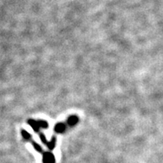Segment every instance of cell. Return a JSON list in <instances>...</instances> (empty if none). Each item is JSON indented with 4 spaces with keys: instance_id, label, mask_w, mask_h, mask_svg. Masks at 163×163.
I'll use <instances>...</instances> for the list:
<instances>
[{
    "instance_id": "1",
    "label": "cell",
    "mask_w": 163,
    "mask_h": 163,
    "mask_svg": "<svg viewBox=\"0 0 163 163\" xmlns=\"http://www.w3.org/2000/svg\"><path fill=\"white\" fill-rule=\"evenodd\" d=\"M43 163H55L54 156L51 152H44L43 157Z\"/></svg>"
},
{
    "instance_id": "2",
    "label": "cell",
    "mask_w": 163,
    "mask_h": 163,
    "mask_svg": "<svg viewBox=\"0 0 163 163\" xmlns=\"http://www.w3.org/2000/svg\"><path fill=\"white\" fill-rule=\"evenodd\" d=\"M65 129H66V126H65V124H63V123L60 122V123H57V125L54 126V131L57 133H62L65 131Z\"/></svg>"
},
{
    "instance_id": "3",
    "label": "cell",
    "mask_w": 163,
    "mask_h": 163,
    "mask_svg": "<svg viewBox=\"0 0 163 163\" xmlns=\"http://www.w3.org/2000/svg\"><path fill=\"white\" fill-rule=\"evenodd\" d=\"M28 123H29V125L33 127V129L34 130V132H38V130H39V125H38V122H35L34 120H28Z\"/></svg>"
},
{
    "instance_id": "4",
    "label": "cell",
    "mask_w": 163,
    "mask_h": 163,
    "mask_svg": "<svg viewBox=\"0 0 163 163\" xmlns=\"http://www.w3.org/2000/svg\"><path fill=\"white\" fill-rule=\"evenodd\" d=\"M77 122H78V118H77V116H71L68 119V123L70 126H74L77 124Z\"/></svg>"
},
{
    "instance_id": "5",
    "label": "cell",
    "mask_w": 163,
    "mask_h": 163,
    "mask_svg": "<svg viewBox=\"0 0 163 163\" xmlns=\"http://www.w3.org/2000/svg\"><path fill=\"white\" fill-rule=\"evenodd\" d=\"M55 144H56V138H54V137H53V138H52V139L51 142L47 144V146H48V147H49L50 150H52V149L54 148Z\"/></svg>"
},
{
    "instance_id": "6",
    "label": "cell",
    "mask_w": 163,
    "mask_h": 163,
    "mask_svg": "<svg viewBox=\"0 0 163 163\" xmlns=\"http://www.w3.org/2000/svg\"><path fill=\"white\" fill-rule=\"evenodd\" d=\"M21 133H22V136L23 137V138H25L26 140L31 139V134L29 133L27 131H25V130H22V131H21Z\"/></svg>"
},
{
    "instance_id": "7",
    "label": "cell",
    "mask_w": 163,
    "mask_h": 163,
    "mask_svg": "<svg viewBox=\"0 0 163 163\" xmlns=\"http://www.w3.org/2000/svg\"><path fill=\"white\" fill-rule=\"evenodd\" d=\"M32 144H33V147H34L36 151H37L38 152H41V153H43V149H42V147H41L37 143H36L35 142H32Z\"/></svg>"
},
{
    "instance_id": "8",
    "label": "cell",
    "mask_w": 163,
    "mask_h": 163,
    "mask_svg": "<svg viewBox=\"0 0 163 163\" xmlns=\"http://www.w3.org/2000/svg\"><path fill=\"white\" fill-rule=\"evenodd\" d=\"M37 122H38L39 126L43 127V128H47V127L49 126V124H48L46 121H38Z\"/></svg>"
},
{
    "instance_id": "9",
    "label": "cell",
    "mask_w": 163,
    "mask_h": 163,
    "mask_svg": "<svg viewBox=\"0 0 163 163\" xmlns=\"http://www.w3.org/2000/svg\"><path fill=\"white\" fill-rule=\"evenodd\" d=\"M39 137H40V139L41 141H42V142L44 143V144H48V142H47V139L43 133H41V134L39 135Z\"/></svg>"
}]
</instances>
